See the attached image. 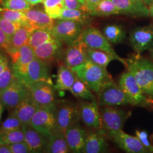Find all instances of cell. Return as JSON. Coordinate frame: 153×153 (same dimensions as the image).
<instances>
[{
  "label": "cell",
  "instance_id": "cell-1",
  "mask_svg": "<svg viewBox=\"0 0 153 153\" xmlns=\"http://www.w3.org/2000/svg\"><path fill=\"white\" fill-rule=\"evenodd\" d=\"M71 69L96 94L114 81L106 69L94 64L89 59L84 63Z\"/></svg>",
  "mask_w": 153,
  "mask_h": 153
},
{
  "label": "cell",
  "instance_id": "cell-2",
  "mask_svg": "<svg viewBox=\"0 0 153 153\" xmlns=\"http://www.w3.org/2000/svg\"><path fill=\"white\" fill-rule=\"evenodd\" d=\"M127 71L135 78L143 92L153 97V62L135 55L127 59Z\"/></svg>",
  "mask_w": 153,
  "mask_h": 153
},
{
  "label": "cell",
  "instance_id": "cell-3",
  "mask_svg": "<svg viewBox=\"0 0 153 153\" xmlns=\"http://www.w3.org/2000/svg\"><path fill=\"white\" fill-rule=\"evenodd\" d=\"M119 84L129 99L130 104L133 106H152L153 99L143 92L135 78L128 71L123 73Z\"/></svg>",
  "mask_w": 153,
  "mask_h": 153
},
{
  "label": "cell",
  "instance_id": "cell-4",
  "mask_svg": "<svg viewBox=\"0 0 153 153\" xmlns=\"http://www.w3.org/2000/svg\"><path fill=\"white\" fill-rule=\"evenodd\" d=\"M79 40L87 48L102 51L114 56L116 60L120 61L126 68H127V59H123L117 54L109 41L104 36V34L98 28L93 27L85 28Z\"/></svg>",
  "mask_w": 153,
  "mask_h": 153
},
{
  "label": "cell",
  "instance_id": "cell-5",
  "mask_svg": "<svg viewBox=\"0 0 153 153\" xmlns=\"http://www.w3.org/2000/svg\"><path fill=\"white\" fill-rule=\"evenodd\" d=\"M100 113L102 124L101 131L106 137L123 130L126 121L131 115L130 112H126L115 106H102Z\"/></svg>",
  "mask_w": 153,
  "mask_h": 153
},
{
  "label": "cell",
  "instance_id": "cell-6",
  "mask_svg": "<svg viewBox=\"0 0 153 153\" xmlns=\"http://www.w3.org/2000/svg\"><path fill=\"white\" fill-rule=\"evenodd\" d=\"M56 117V132L65 133L69 126L79 123L81 120L78 104L68 100H57Z\"/></svg>",
  "mask_w": 153,
  "mask_h": 153
},
{
  "label": "cell",
  "instance_id": "cell-7",
  "mask_svg": "<svg viewBox=\"0 0 153 153\" xmlns=\"http://www.w3.org/2000/svg\"><path fill=\"white\" fill-rule=\"evenodd\" d=\"M30 125L47 137L56 132V104L40 107L33 116Z\"/></svg>",
  "mask_w": 153,
  "mask_h": 153
},
{
  "label": "cell",
  "instance_id": "cell-8",
  "mask_svg": "<svg viewBox=\"0 0 153 153\" xmlns=\"http://www.w3.org/2000/svg\"><path fill=\"white\" fill-rule=\"evenodd\" d=\"M83 27L81 23L74 21L59 19L51 30L56 38L69 45L79 39Z\"/></svg>",
  "mask_w": 153,
  "mask_h": 153
},
{
  "label": "cell",
  "instance_id": "cell-9",
  "mask_svg": "<svg viewBox=\"0 0 153 153\" xmlns=\"http://www.w3.org/2000/svg\"><path fill=\"white\" fill-rule=\"evenodd\" d=\"M99 106H117L130 104V102L119 84L110 82L97 94Z\"/></svg>",
  "mask_w": 153,
  "mask_h": 153
},
{
  "label": "cell",
  "instance_id": "cell-10",
  "mask_svg": "<svg viewBox=\"0 0 153 153\" xmlns=\"http://www.w3.org/2000/svg\"><path fill=\"white\" fill-rule=\"evenodd\" d=\"M31 97L40 107L55 106L56 100L55 86L52 82L40 81L29 85Z\"/></svg>",
  "mask_w": 153,
  "mask_h": 153
},
{
  "label": "cell",
  "instance_id": "cell-11",
  "mask_svg": "<svg viewBox=\"0 0 153 153\" xmlns=\"http://www.w3.org/2000/svg\"><path fill=\"white\" fill-rule=\"evenodd\" d=\"M30 95V91L27 85L16 78L0 95V100L4 107L13 109Z\"/></svg>",
  "mask_w": 153,
  "mask_h": 153
},
{
  "label": "cell",
  "instance_id": "cell-12",
  "mask_svg": "<svg viewBox=\"0 0 153 153\" xmlns=\"http://www.w3.org/2000/svg\"><path fill=\"white\" fill-rule=\"evenodd\" d=\"M129 42L137 56L150 51L153 47V25L133 29L129 34Z\"/></svg>",
  "mask_w": 153,
  "mask_h": 153
},
{
  "label": "cell",
  "instance_id": "cell-13",
  "mask_svg": "<svg viewBox=\"0 0 153 153\" xmlns=\"http://www.w3.org/2000/svg\"><path fill=\"white\" fill-rule=\"evenodd\" d=\"M9 56L11 59V65L15 76L23 82L28 65L35 58L33 49L29 44H25Z\"/></svg>",
  "mask_w": 153,
  "mask_h": 153
},
{
  "label": "cell",
  "instance_id": "cell-14",
  "mask_svg": "<svg viewBox=\"0 0 153 153\" xmlns=\"http://www.w3.org/2000/svg\"><path fill=\"white\" fill-rule=\"evenodd\" d=\"M78 106L80 119L82 123L88 127L101 131L102 124L97 100H81Z\"/></svg>",
  "mask_w": 153,
  "mask_h": 153
},
{
  "label": "cell",
  "instance_id": "cell-15",
  "mask_svg": "<svg viewBox=\"0 0 153 153\" xmlns=\"http://www.w3.org/2000/svg\"><path fill=\"white\" fill-rule=\"evenodd\" d=\"M107 137L109 138L126 153H148L136 136L134 137L128 134L123 130L116 131Z\"/></svg>",
  "mask_w": 153,
  "mask_h": 153
},
{
  "label": "cell",
  "instance_id": "cell-16",
  "mask_svg": "<svg viewBox=\"0 0 153 153\" xmlns=\"http://www.w3.org/2000/svg\"><path fill=\"white\" fill-rule=\"evenodd\" d=\"M40 81L52 82L49 75L48 63L35 57L28 65L23 82L28 86Z\"/></svg>",
  "mask_w": 153,
  "mask_h": 153
},
{
  "label": "cell",
  "instance_id": "cell-17",
  "mask_svg": "<svg viewBox=\"0 0 153 153\" xmlns=\"http://www.w3.org/2000/svg\"><path fill=\"white\" fill-rule=\"evenodd\" d=\"M25 141L33 153H46L48 137L35 129L31 125H23Z\"/></svg>",
  "mask_w": 153,
  "mask_h": 153
},
{
  "label": "cell",
  "instance_id": "cell-18",
  "mask_svg": "<svg viewBox=\"0 0 153 153\" xmlns=\"http://www.w3.org/2000/svg\"><path fill=\"white\" fill-rule=\"evenodd\" d=\"M70 152L82 153L85 144L87 132L78 123L69 126L65 131Z\"/></svg>",
  "mask_w": 153,
  "mask_h": 153
},
{
  "label": "cell",
  "instance_id": "cell-19",
  "mask_svg": "<svg viewBox=\"0 0 153 153\" xmlns=\"http://www.w3.org/2000/svg\"><path fill=\"white\" fill-rule=\"evenodd\" d=\"M88 59L86 47L79 39L76 42L68 45L64 54L65 65L68 68L79 65Z\"/></svg>",
  "mask_w": 153,
  "mask_h": 153
},
{
  "label": "cell",
  "instance_id": "cell-20",
  "mask_svg": "<svg viewBox=\"0 0 153 153\" xmlns=\"http://www.w3.org/2000/svg\"><path fill=\"white\" fill-rule=\"evenodd\" d=\"M119 10L120 14L133 17L150 16L148 6L138 0H111Z\"/></svg>",
  "mask_w": 153,
  "mask_h": 153
},
{
  "label": "cell",
  "instance_id": "cell-21",
  "mask_svg": "<svg viewBox=\"0 0 153 153\" xmlns=\"http://www.w3.org/2000/svg\"><path fill=\"white\" fill-rule=\"evenodd\" d=\"M62 42L57 38L52 39L33 49L35 57L49 64L60 54Z\"/></svg>",
  "mask_w": 153,
  "mask_h": 153
},
{
  "label": "cell",
  "instance_id": "cell-22",
  "mask_svg": "<svg viewBox=\"0 0 153 153\" xmlns=\"http://www.w3.org/2000/svg\"><path fill=\"white\" fill-rule=\"evenodd\" d=\"M40 108L30 95L25 99L14 108L13 112L22 122L23 125H30L33 116Z\"/></svg>",
  "mask_w": 153,
  "mask_h": 153
},
{
  "label": "cell",
  "instance_id": "cell-23",
  "mask_svg": "<svg viewBox=\"0 0 153 153\" xmlns=\"http://www.w3.org/2000/svg\"><path fill=\"white\" fill-rule=\"evenodd\" d=\"M108 148L106 136L101 131L87 133L85 146L82 153H100L105 152Z\"/></svg>",
  "mask_w": 153,
  "mask_h": 153
},
{
  "label": "cell",
  "instance_id": "cell-24",
  "mask_svg": "<svg viewBox=\"0 0 153 153\" xmlns=\"http://www.w3.org/2000/svg\"><path fill=\"white\" fill-rule=\"evenodd\" d=\"M30 27L33 29L42 28L52 30L54 25L52 19L44 11L34 9L24 11Z\"/></svg>",
  "mask_w": 153,
  "mask_h": 153
},
{
  "label": "cell",
  "instance_id": "cell-25",
  "mask_svg": "<svg viewBox=\"0 0 153 153\" xmlns=\"http://www.w3.org/2000/svg\"><path fill=\"white\" fill-rule=\"evenodd\" d=\"M77 76L73 70L65 65L60 66L57 74L56 90L60 91H69L76 79Z\"/></svg>",
  "mask_w": 153,
  "mask_h": 153
},
{
  "label": "cell",
  "instance_id": "cell-26",
  "mask_svg": "<svg viewBox=\"0 0 153 153\" xmlns=\"http://www.w3.org/2000/svg\"><path fill=\"white\" fill-rule=\"evenodd\" d=\"M33 30V28L30 26L21 25L12 36L6 52L10 55L16 52L23 45L28 44L30 34Z\"/></svg>",
  "mask_w": 153,
  "mask_h": 153
},
{
  "label": "cell",
  "instance_id": "cell-27",
  "mask_svg": "<svg viewBox=\"0 0 153 153\" xmlns=\"http://www.w3.org/2000/svg\"><path fill=\"white\" fill-rule=\"evenodd\" d=\"M69 152L65 133L55 132L48 137L46 153H67Z\"/></svg>",
  "mask_w": 153,
  "mask_h": 153
},
{
  "label": "cell",
  "instance_id": "cell-28",
  "mask_svg": "<svg viewBox=\"0 0 153 153\" xmlns=\"http://www.w3.org/2000/svg\"><path fill=\"white\" fill-rule=\"evenodd\" d=\"M91 16L88 11L78 9L64 8L58 19L72 20L81 23L83 26H88L91 22Z\"/></svg>",
  "mask_w": 153,
  "mask_h": 153
},
{
  "label": "cell",
  "instance_id": "cell-29",
  "mask_svg": "<svg viewBox=\"0 0 153 153\" xmlns=\"http://www.w3.org/2000/svg\"><path fill=\"white\" fill-rule=\"evenodd\" d=\"M104 36L112 44L123 43L126 38V33L122 26L119 25H108L103 30Z\"/></svg>",
  "mask_w": 153,
  "mask_h": 153
},
{
  "label": "cell",
  "instance_id": "cell-30",
  "mask_svg": "<svg viewBox=\"0 0 153 153\" xmlns=\"http://www.w3.org/2000/svg\"><path fill=\"white\" fill-rule=\"evenodd\" d=\"M55 38L51 30L36 28L31 33L28 44L34 49Z\"/></svg>",
  "mask_w": 153,
  "mask_h": 153
},
{
  "label": "cell",
  "instance_id": "cell-31",
  "mask_svg": "<svg viewBox=\"0 0 153 153\" xmlns=\"http://www.w3.org/2000/svg\"><path fill=\"white\" fill-rule=\"evenodd\" d=\"M69 91L76 98L89 101L97 100V97L94 95L93 91L78 76Z\"/></svg>",
  "mask_w": 153,
  "mask_h": 153
},
{
  "label": "cell",
  "instance_id": "cell-32",
  "mask_svg": "<svg viewBox=\"0 0 153 153\" xmlns=\"http://www.w3.org/2000/svg\"><path fill=\"white\" fill-rule=\"evenodd\" d=\"M87 54L88 59L94 64L105 69L112 61L116 60L114 56L97 49H92L86 47Z\"/></svg>",
  "mask_w": 153,
  "mask_h": 153
},
{
  "label": "cell",
  "instance_id": "cell-33",
  "mask_svg": "<svg viewBox=\"0 0 153 153\" xmlns=\"http://www.w3.org/2000/svg\"><path fill=\"white\" fill-rule=\"evenodd\" d=\"M120 14L117 6L111 0H102L90 14L93 16H106Z\"/></svg>",
  "mask_w": 153,
  "mask_h": 153
},
{
  "label": "cell",
  "instance_id": "cell-34",
  "mask_svg": "<svg viewBox=\"0 0 153 153\" xmlns=\"http://www.w3.org/2000/svg\"><path fill=\"white\" fill-rule=\"evenodd\" d=\"M45 12L52 19H58L65 8L64 0H44Z\"/></svg>",
  "mask_w": 153,
  "mask_h": 153
},
{
  "label": "cell",
  "instance_id": "cell-35",
  "mask_svg": "<svg viewBox=\"0 0 153 153\" xmlns=\"http://www.w3.org/2000/svg\"><path fill=\"white\" fill-rule=\"evenodd\" d=\"M25 140L23 129L11 131H0V145H10Z\"/></svg>",
  "mask_w": 153,
  "mask_h": 153
},
{
  "label": "cell",
  "instance_id": "cell-36",
  "mask_svg": "<svg viewBox=\"0 0 153 153\" xmlns=\"http://www.w3.org/2000/svg\"><path fill=\"white\" fill-rule=\"evenodd\" d=\"M0 15L12 22L30 26L24 11L10 10L0 6Z\"/></svg>",
  "mask_w": 153,
  "mask_h": 153
},
{
  "label": "cell",
  "instance_id": "cell-37",
  "mask_svg": "<svg viewBox=\"0 0 153 153\" xmlns=\"http://www.w3.org/2000/svg\"><path fill=\"white\" fill-rule=\"evenodd\" d=\"M16 77L14 74L11 62L0 74V95L15 81Z\"/></svg>",
  "mask_w": 153,
  "mask_h": 153
},
{
  "label": "cell",
  "instance_id": "cell-38",
  "mask_svg": "<svg viewBox=\"0 0 153 153\" xmlns=\"http://www.w3.org/2000/svg\"><path fill=\"white\" fill-rule=\"evenodd\" d=\"M0 5L10 10L25 11L33 7L26 0H0Z\"/></svg>",
  "mask_w": 153,
  "mask_h": 153
},
{
  "label": "cell",
  "instance_id": "cell-39",
  "mask_svg": "<svg viewBox=\"0 0 153 153\" xmlns=\"http://www.w3.org/2000/svg\"><path fill=\"white\" fill-rule=\"evenodd\" d=\"M21 25L20 23L9 21L0 15V28L5 34L9 44L12 36Z\"/></svg>",
  "mask_w": 153,
  "mask_h": 153
},
{
  "label": "cell",
  "instance_id": "cell-40",
  "mask_svg": "<svg viewBox=\"0 0 153 153\" xmlns=\"http://www.w3.org/2000/svg\"><path fill=\"white\" fill-rule=\"evenodd\" d=\"M22 122L12 111L0 127V131H11L21 129Z\"/></svg>",
  "mask_w": 153,
  "mask_h": 153
},
{
  "label": "cell",
  "instance_id": "cell-41",
  "mask_svg": "<svg viewBox=\"0 0 153 153\" xmlns=\"http://www.w3.org/2000/svg\"><path fill=\"white\" fill-rule=\"evenodd\" d=\"M135 133L136 137L139 139L148 153H153V145L149 140L148 133L144 131L136 130Z\"/></svg>",
  "mask_w": 153,
  "mask_h": 153
},
{
  "label": "cell",
  "instance_id": "cell-42",
  "mask_svg": "<svg viewBox=\"0 0 153 153\" xmlns=\"http://www.w3.org/2000/svg\"><path fill=\"white\" fill-rule=\"evenodd\" d=\"M65 8L88 11L84 0H64Z\"/></svg>",
  "mask_w": 153,
  "mask_h": 153
},
{
  "label": "cell",
  "instance_id": "cell-43",
  "mask_svg": "<svg viewBox=\"0 0 153 153\" xmlns=\"http://www.w3.org/2000/svg\"><path fill=\"white\" fill-rule=\"evenodd\" d=\"M11 153H30L31 150L25 141L9 145Z\"/></svg>",
  "mask_w": 153,
  "mask_h": 153
},
{
  "label": "cell",
  "instance_id": "cell-44",
  "mask_svg": "<svg viewBox=\"0 0 153 153\" xmlns=\"http://www.w3.org/2000/svg\"><path fill=\"white\" fill-rule=\"evenodd\" d=\"M4 49H0V74L4 71L10 63L9 57L4 52Z\"/></svg>",
  "mask_w": 153,
  "mask_h": 153
},
{
  "label": "cell",
  "instance_id": "cell-45",
  "mask_svg": "<svg viewBox=\"0 0 153 153\" xmlns=\"http://www.w3.org/2000/svg\"><path fill=\"white\" fill-rule=\"evenodd\" d=\"M102 0H84L88 12L90 14Z\"/></svg>",
  "mask_w": 153,
  "mask_h": 153
},
{
  "label": "cell",
  "instance_id": "cell-46",
  "mask_svg": "<svg viewBox=\"0 0 153 153\" xmlns=\"http://www.w3.org/2000/svg\"><path fill=\"white\" fill-rule=\"evenodd\" d=\"M8 45L9 42L7 39L5 34L0 28V49H4L6 52L8 48Z\"/></svg>",
  "mask_w": 153,
  "mask_h": 153
},
{
  "label": "cell",
  "instance_id": "cell-47",
  "mask_svg": "<svg viewBox=\"0 0 153 153\" xmlns=\"http://www.w3.org/2000/svg\"><path fill=\"white\" fill-rule=\"evenodd\" d=\"M0 153H11L9 145H0Z\"/></svg>",
  "mask_w": 153,
  "mask_h": 153
},
{
  "label": "cell",
  "instance_id": "cell-48",
  "mask_svg": "<svg viewBox=\"0 0 153 153\" xmlns=\"http://www.w3.org/2000/svg\"><path fill=\"white\" fill-rule=\"evenodd\" d=\"M28 3L31 4L32 5H35L36 4H38L40 3H43L44 0H26Z\"/></svg>",
  "mask_w": 153,
  "mask_h": 153
},
{
  "label": "cell",
  "instance_id": "cell-49",
  "mask_svg": "<svg viewBox=\"0 0 153 153\" xmlns=\"http://www.w3.org/2000/svg\"><path fill=\"white\" fill-rule=\"evenodd\" d=\"M149 10V15L150 16L153 17V0L151 4L148 6Z\"/></svg>",
  "mask_w": 153,
  "mask_h": 153
},
{
  "label": "cell",
  "instance_id": "cell-50",
  "mask_svg": "<svg viewBox=\"0 0 153 153\" xmlns=\"http://www.w3.org/2000/svg\"><path fill=\"white\" fill-rule=\"evenodd\" d=\"M141 2H142V3H143L145 5L149 6V5L151 4V2L153 1V0H138Z\"/></svg>",
  "mask_w": 153,
  "mask_h": 153
},
{
  "label": "cell",
  "instance_id": "cell-51",
  "mask_svg": "<svg viewBox=\"0 0 153 153\" xmlns=\"http://www.w3.org/2000/svg\"><path fill=\"white\" fill-rule=\"evenodd\" d=\"M4 105L1 103V102L0 100V121H1V119L2 112L4 111Z\"/></svg>",
  "mask_w": 153,
  "mask_h": 153
},
{
  "label": "cell",
  "instance_id": "cell-52",
  "mask_svg": "<svg viewBox=\"0 0 153 153\" xmlns=\"http://www.w3.org/2000/svg\"><path fill=\"white\" fill-rule=\"evenodd\" d=\"M151 51V57H152V59L153 60V47L152 49L150 50Z\"/></svg>",
  "mask_w": 153,
  "mask_h": 153
},
{
  "label": "cell",
  "instance_id": "cell-53",
  "mask_svg": "<svg viewBox=\"0 0 153 153\" xmlns=\"http://www.w3.org/2000/svg\"><path fill=\"white\" fill-rule=\"evenodd\" d=\"M152 139L153 140V134H152Z\"/></svg>",
  "mask_w": 153,
  "mask_h": 153
}]
</instances>
